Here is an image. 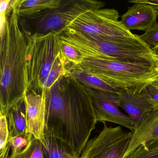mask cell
<instances>
[{"label": "cell", "mask_w": 158, "mask_h": 158, "mask_svg": "<svg viewBox=\"0 0 158 158\" xmlns=\"http://www.w3.org/2000/svg\"><path fill=\"white\" fill-rule=\"evenodd\" d=\"M66 74L74 77L89 89L117 94L121 89L102 80L92 73L80 69L77 65H67Z\"/></svg>", "instance_id": "obj_14"}, {"label": "cell", "mask_w": 158, "mask_h": 158, "mask_svg": "<svg viewBox=\"0 0 158 158\" xmlns=\"http://www.w3.org/2000/svg\"><path fill=\"white\" fill-rule=\"evenodd\" d=\"M128 2L149 4L152 6L155 10L158 11V0H130Z\"/></svg>", "instance_id": "obj_25"}, {"label": "cell", "mask_w": 158, "mask_h": 158, "mask_svg": "<svg viewBox=\"0 0 158 158\" xmlns=\"http://www.w3.org/2000/svg\"><path fill=\"white\" fill-rule=\"evenodd\" d=\"M6 22L1 28L0 113L6 115L13 106L25 99L28 89V42L18 12L11 1Z\"/></svg>", "instance_id": "obj_2"}, {"label": "cell", "mask_w": 158, "mask_h": 158, "mask_svg": "<svg viewBox=\"0 0 158 158\" xmlns=\"http://www.w3.org/2000/svg\"><path fill=\"white\" fill-rule=\"evenodd\" d=\"M151 84L153 85L154 86L158 88V77L154 81H152Z\"/></svg>", "instance_id": "obj_28"}, {"label": "cell", "mask_w": 158, "mask_h": 158, "mask_svg": "<svg viewBox=\"0 0 158 158\" xmlns=\"http://www.w3.org/2000/svg\"><path fill=\"white\" fill-rule=\"evenodd\" d=\"M61 40L76 50L83 60L102 59L156 66L152 50L138 35L111 40L68 28Z\"/></svg>", "instance_id": "obj_3"}, {"label": "cell", "mask_w": 158, "mask_h": 158, "mask_svg": "<svg viewBox=\"0 0 158 158\" xmlns=\"http://www.w3.org/2000/svg\"><path fill=\"white\" fill-rule=\"evenodd\" d=\"M104 127L99 134L88 140L78 158H123L133 136L121 126Z\"/></svg>", "instance_id": "obj_8"}, {"label": "cell", "mask_w": 158, "mask_h": 158, "mask_svg": "<svg viewBox=\"0 0 158 158\" xmlns=\"http://www.w3.org/2000/svg\"><path fill=\"white\" fill-rule=\"evenodd\" d=\"M6 116L10 131V138L27 133L25 99L10 108L6 114Z\"/></svg>", "instance_id": "obj_16"}, {"label": "cell", "mask_w": 158, "mask_h": 158, "mask_svg": "<svg viewBox=\"0 0 158 158\" xmlns=\"http://www.w3.org/2000/svg\"><path fill=\"white\" fill-rule=\"evenodd\" d=\"M117 95L119 98L120 107L127 113L135 124V130L153 110L152 106L140 93L120 89Z\"/></svg>", "instance_id": "obj_13"}, {"label": "cell", "mask_w": 158, "mask_h": 158, "mask_svg": "<svg viewBox=\"0 0 158 158\" xmlns=\"http://www.w3.org/2000/svg\"><path fill=\"white\" fill-rule=\"evenodd\" d=\"M105 5V2L96 0H64L57 8L30 17H19V20L24 30L29 35L50 33L60 35L82 14L90 10L102 9Z\"/></svg>", "instance_id": "obj_6"}, {"label": "cell", "mask_w": 158, "mask_h": 158, "mask_svg": "<svg viewBox=\"0 0 158 158\" xmlns=\"http://www.w3.org/2000/svg\"><path fill=\"white\" fill-rule=\"evenodd\" d=\"M60 44L62 52L66 60L67 66L79 65L82 62L83 59L76 50L61 41Z\"/></svg>", "instance_id": "obj_20"}, {"label": "cell", "mask_w": 158, "mask_h": 158, "mask_svg": "<svg viewBox=\"0 0 158 158\" xmlns=\"http://www.w3.org/2000/svg\"><path fill=\"white\" fill-rule=\"evenodd\" d=\"M45 137V145H42L45 158H79L67 144L60 139L50 136Z\"/></svg>", "instance_id": "obj_17"}, {"label": "cell", "mask_w": 158, "mask_h": 158, "mask_svg": "<svg viewBox=\"0 0 158 158\" xmlns=\"http://www.w3.org/2000/svg\"><path fill=\"white\" fill-rule=\"evenodd\" d=\"M10 131L6 115L0 113V155L5 151L9 143Z\"/></svg>", "instance_id": "obj_21"}, {"label": "cell", "mask_w": 158, "mask_h": 158, "mask_svg": "<svg viewBox=\"0 0 158 158\" xmlns=\"http://www.w3.org/2000/svg\"><path fill=\"white\" fill-rule=\"evenodd\" d=\"M88 89L97 123L110 122L120 125L134 132L135 126L131 118L119 110L117 94Z\"/></svg>", "instance_id": "obj_9"}, {"label": "cell", "mask_w": 158, "mask_h": 158, "mask_svg": "<svg viewBox=\"0 0 158 158\" xmlns=\"http://www.w3.org/2000/svg\"><path fill=\"white\" fill-rule=\"evenodd\" d=\"M119 17L118 12L113 9L90 10L78 16L67 28L111 40L134 36L135 34L126 29L118 20Z\"/></svg>", "instance_id": "obj_7"}, {"label": "cell", "mask_w": 158, "mask_h": 158, "mask_svg": "<svg viewBox=\"0 0 158 158\" xmlns=\"http://www.w3.org/2000/svg\"><path fill=\"white\" fill-rule=\"evenodd\" d=\"M33 135L29 133H26L17 136L9 139L12 153L10 156H14L23 151L29 145L33 139Z\"/></svg>", "instance_id": "obj_19"}, {"label": "cell", "mask_w": 158, "mask_h": 158, "mask_svg": "<svg viewBox=\"0 0 158 158\" xmlns=\"http://www.w3.org/2000/svg\"><path fill=\"white\" fill-rule=\"evenodd\" d=\"M45 91V135L60 139L79 157L98 123L88 89L66 74Z\"/></svg>", "instance_id": "obj_1"}, {"label": "cell", "mask_w": 158, "mask_h": 158, "mask_svg": "<svg viewBox=\"0 0 158 158\" xmlns=\"http://www.w3.org/2000/svg\"><path fill=\"white\" fill-rule=\"evenodd\" d=\"M77 66L117 87L139 93L158 77L156 66L146 64L87 59Z\"/></svg>", "instance_id": "obj_5"}, {"label": "cell", "mask_w": 158, "mask_h": 158, "mask_svg": "<svg viewBox=\"0 0 158 158\" xmlns=\"http://www.w3.org/2000/svg\"><path fill=\"white\" fill-rule=\"evenodd\" d=\"M140 145L149 149L158 146V109L153 110L133 132V136L123 158Z\"/></svg>", "instance_id": "obj_12"}, {"label": "cell", "mask_w": 158, "mask_h": 158, "mask_svg": "<svg viewBox=\"0 0 158 158\" xmlns=\"http://www.w3.org/2000/svg\"><path fill=\"white\" fill-rule=\"evenodd\" d=\"M25 102L26 111L27 133L32 134L43 146H45V90L41 94L35 91H27L25 97Z\"/></svg>", "instance_id": "obj_10"}, {"label": "cell", "mask_w": 158, "mask_h": 158, "mask_svg": "<svg viewBox=\"0 0 158 158\" xmlns=\"http://www.w3.org/2000/svg\"><path fill=\"white\" fill-rule=\"evenodd\" d=\"M140 38L151 49L158 47V23L139 35Z\"/></svg>", "instance_id": "obj_24"}, {"label": "cell", "mask_w": 158, "mask_h": 158, "mask_svg": "<svg viewBox=\"0 0 158 158\" xmlns=\"http://www.w3.org/2000/svg\"><path fill=\"white\" fill-rule=\"evenodd\" d=\"M10 158H46L43 152L42 143L33 136L28 146L23 151Z\"/></svg>", "instance_id": "obj_18"}, {"label": "cell", "mask_w": 158, "mask_h": 158, "mask_svg": "<svg viewBox=\"0 0 158 158\" xmlns=\"http://www.w3.org/2000/svg\"><path fill=\"white\" fill-rule=\"evenodd\" d=\"M158 11L152 6L134 3L121 17V22L126 29L148 31L157 23Z\"/></svg>", "instance_id": "obj_11"}, {"label": "cell", "mask_w": 158, "mask_h": 158, "mask_svg": "<svg viewBox=\"0 0 158 158\" xmlns=\"http://www.w3.org/2000/svg\"><path fill=\"white\" fill-rule=\"evenodd\" d=\"M158 48V47H157V48ZM153 49H155V48H153Z\"/></svg>", "instance_id": "obj_29"}, {"label": "cell", "mask_w": 158, "mask_h": 158, "mask_svg": "<svg viewBox=\"0 0 158 158\" xmlns=\"http://www.w3.org/2000/svg\"><path fill=\"white\" fill-rule=\"evenodd\" d=\"M25 33L28 42L27 91L41 94L66 74V60L58 33L31 35Z\"/></svg>", "instance_id": "obj_4"}, {"label": "cell", "mask_w": 158, "mask_h": 158, "mask_svg": "<svg viewBox=\"0 0 158 158\" xmlns=\"http://www.w3.org/2000/svg\"><path fill=\"white\" fill-rule=\"evenodd\" d=\"M124 158H158V146L148 149L140 145Z\"/></svg>", "instance_id": "obj_22"}, {"label": "cell", "mask_w": 158, "mask_h": 158, "mask_svg": "<svg viewBox=\"0 0 158 158\" xmlns=\"http://www.w3.org/2000/svg\"><path fill=\"white\" fill-rule=\"evenodd\" d=\"M64 0H14V4L20 17H27L43 11L55 9L61 5Z\"/></svg>", "instance_id": "obj_15"}, {"label": "cell", "mask_w": 158, "mask_h": 158, "mask_svg": "<svg viewBox=\"0 0 158 158\" xmlns=\"http://www.w3.org/2000/svg\"><path fill=\"white\" fill-rule=\"evenodd\" d=\"M140 94L152 106L153 110L158 109V88L148 84Z\"/></svg>", "instance_id": "obj_23"}, {"label": "cell", "mask_w": 158, "mask_h": 158, "mask_svg": "<svg viewBox=\"0 0 158 158\" xmlns=\"http://www.w3.org/2000/svg\"><path fill=\"white\" fill-rule=\"evenodd\" d=\"M10 149V142H9L5 151L2 153V155H0V158H10V157H9Z\"/></svg>", "instance_id": "obj_26"}, {"label": "cell", "mask_w": 158, "mask_h": 158, "mask_svg": "<svg viewBox=\"0 0 158 158\" xmlns=\"http://www.w3.org/2000/svg\"><path fill=\"white\" fill-rule=\"evenodd\" d=\"M152 51L154 55V58L156 62V67L158 71V48L152 49Z\"/></svg>", "instance_id": "obj_27"}]
</instances>
